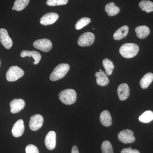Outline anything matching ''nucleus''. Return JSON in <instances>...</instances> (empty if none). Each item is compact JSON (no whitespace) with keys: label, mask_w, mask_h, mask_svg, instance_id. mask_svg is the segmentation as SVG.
<instances>
[{"label":"nucleus","mask_w":153,"mask_h":153,"mask_svg":"<svg viewBox=\"0 0 153 153\" xmlns=\"http://www.w3.org/2000/svg\"><path fill=\"white\" fill-rule=\"evenodd\" d=\"M139 47L136 44L126 43L120 47L119 52L121 55L126 58H131L135 57L138 53Z\"/></svg>","instance_id":"f257e3e1"},{"label":"nucleus","mask_w":153,"mask_h":153,"mask_svg":"<svg viewBox=\"0 0 153 153\" xmlns=\"http://www.w3.org/2000/svg\"><path fill=\"white\" fill-rule=\"evenodd\" d=\"M70 66L67 63H61L57 65L50 74V79L52 81L62 79L68 73Z\"/></svg>","instance_id":"f03ea898"},{"label":"nucleus","mask_w":153,"mask_h":153,"mask_svg":"<svg viewBox=\"0 0 153 153\" xmlns=\"http://www.w3.org/2000/svg\"><path fill=\"white\" fill-rule=\"evenodd\" d=\"M76 91L72 89H66L62 91L59 94V98L60 101L67 105L74 103L76 101Z\"/></svg>","instance_id":"7ed1b4c3"},{"label":"nucleus","mask_w":153,"mask_h":153,"mask_svg":"<svg viewBox=\"0 0 153 153\" xmlns=\"http://www.w3.org/2000/svg\"><path fill=\"white\" fill-rule=\"evenodd\" d=\"M25 74L24 70L17 66L10 67L6 74V78L9 82H14L21 78Z\"/></svg>","instance_id":"20e7f679"},{"label":"nucleus","mask_w":153,"mask_h":153,"mask_svg":"<svg viewBox=\"0 0 153 153\" xmlns=\"http://www.w3.org/2000/svg\"><path fill=\"white\" fill-rule=\"evenodd\" d=\"M94 40L95 36L93 33L86 32L79 36L77 43L80 47H88L92 45Z\"/></svg>","instance_id":"39448f33"},{"label":"nucleus","mask_w":153,"mask_h":153,"mask_svg":"<svg viewBox=\"0 0 153 153\" xmlns=\"http://www.w3.org/2000/svg\"><path fill=\"white\" fill-rule=\"evenodd\" d=\"M33 46L36 49L43 52H49L52 49V44L51 41L48 39H39L33 43Z\"/></svg>","instance_id":"423d86ee"},{"label":"nucleus","mask_w":153,"mask_h":153,"mask_svg":"<svg viewBox=\"0 0 153 153\" xmlns=\"http://www.w3.org/2000/svg\"><path fill=\"white\" fill-rule=\"evenodd\" d=\"M118 138L119 140L124 144L131 143L135 140L133 132L128 129L120 131L118 134Z\"/></svg>","instance_id":"0eeeda50"},{"label":"nucleus","mask_w":153,"mask_h":153,"mask_svg":"<svg viewBox=\"0 0 153 153\" xmlns=\"http://www.w3.org/2000/svg\"><path fill=\"white\" fill-rule=\"evenodd\" d=\"M44 122V118L41 115H34L30 118L29 123L30 128L33 131H36L42 126Z\"/></svg>","instance_id":"6e6552de"},{"label":"nucleus","mask_w":153,"mask_h":153,"mask_svg":"<svg viewBox=\"0 0 153 153\" xmlns=\"http://www.w3.org/2000/svg\"><path fill=\"white\" fill-rule=\"evenodd\" d=\"M0 41L7 49H10L13 46V41L9 36L7 31L3 28L0 29Z\"/></svg>","instance_id":"1a4fd4ad"},{"label":"nucleus","mask_w":153,"mask_h":153,"mask_svg":"<svg viewBox=\"0 0 153 153\" xmlns=\"http://www.w3.org/2000/svg\"><path fill=\"white\" fill-rule=\"evenodd\" d=\"M45 144L49 150H52L55 149L56 145V134L55 131H52L47 134L45 137Z\"/></svg>","instance_id":"9d476101"},{"label":"nucleus","mask_w":153,"mask_h":153,"mask_svg":"<svg viewBox=\"0 0 153 153\" xmlns=\"http://www.w3.org/2000/svg\"><path fill=\"white\" fill-rule=\"evenodd\" d=\"M25 106V102L22 99H15L10 103V111L13 114L19 113L24 109Z\"/></svg>","instance_id":"9b49d317"},{"label":"nucleus","mask_w":153,"mask_h":153,"mask_svg":"<svg viewBox=\"0 0 153 153\" xmlns=\"http://www.w3.org/2000/svg\"><path fill=\"white\" fill-rule=\"evenodd\" d=\"M59 18L58 14L55 13H49L44 15L40 19V23L42 25L47 26L55 23Z\"/></svg>","instance_id":"f8f14e48"},{"label":"nucleus","mask_w":153,"mask_h":153,"mask_svg":"<svg viewBox=\"0 0 153 153\" xmlns=\"http://www.w3.org/2000/svg\"><path fill=\"white\" fill-rule=\"evenodd\" d=\"M25 128L24 121L22 119L19 120L15 123L12 128L13 136L16 137L22 136L25 131Z\"/></svg>","instance_id":"ddd939ff"},{"label":"nucleus","mask_w":153,"mask_h":153,"mask_svg":"<svg viewBox=\"0 0 153 153\" xmlns=\"http://www.w3.org/2000/svg\"><path fill=\"white\" fill-rule=\"evenodd\" d=\"M119 99L121 101L126 100L130 95V89L126 83H122L119 85L117 88Z\"/></svg>","instance_id":"4468645a"},{"label":"nucleus","mask_w":153,"mask_h":153,"mask_svg":"<svg viewBox=\"0 0 153 153\" xmlns=\"http://www.w3.org/2000/svg\"><path fill=\"white\" fill-rule=\"evenodd\" d=\"M100 120L102 124L105 127H109L112 125V120L110 113L107 110L101 112L100 116Z\"/></svg>","instance_id":"2eb2a0df"},{"label":"nucleus","mask_w":153,"mask_h":153,"mask_svg":"<svg viewBox=\"0 0 153 153\" xmlns=\"http://www.w3.org/2000/svg\"><path fill=\"white\" fill-rule=\"evenodd\" d=\"M95 76L97 77V83L98 85L104 86L109 83V78L105 73L104 71H102L97 72L95 74Z\"/></svg>","instance_id":"dca6fc26"},{"label":"nucleus","mask_w":153,"mask_h":153,"mask_svg":"<svg viewBox=\"0 0 153 153\" xmlns=\"http://www.w3.org/2000/svg\"><path fill=\"white\" fill-rule=\"evenodd\" d=\"M138 38L143 39L147 37L150 33L149 28L146 26H139L135 30Z\"/></svg>","instance_id":"f3484780"},{"label":"nucleus","mask_w":153,"mask_h":153,"mask_svg":"<svg viewBox=\"0 0 153 153\" xmlns=\"http://www.w3.org/2000/svg\"><path fill=\"white\" fill-rule=\"evenodd\" d=\"M129 28L126 25L118 29L114 34L113 38L117 41L121 40L127 36L128 33Z\"/></svg>","instance_id":"a211bd4d"},{"label":"nucleus","mask_w":153,"mask_h":153,"mask_svg":"<svg viewBox=\"0 0 153 153\" xmlns=\"http://www.w3.org/2000/svg\"><path fill=\"white\" fill-rule=\"evenodd\" d=\"M105 10L107 13L108 15L110 17L116 16L120 11L119 8L113 2L109 3L106 4Z\"/></svg>","instance_id":"6ab92c4d"},{"label":"nucleus","mask_w":153,"mask_h":153,"mask_svg":"<svg viewBox=\"0 0 153 153\" xmlns=\"http://www.w3.org/2000/svg\"><path fill=\"white\" fill-rule=\"evenodd\" d=\"M153 81V74L148 73L143 76L140 81V85L143 89L147 88Z\"/></svg>","instance_id":"aec40b11"},{"label":"nucleus","mask_w":153,"mask_h":153,"mask_svg":"<svg viewBox=\"0 0 153 153\" xmlns=\"http://www.w3.org/2000/svg\"><path fill=\"white\" fill-rule=\"evenodd\" d=\"M139 6L142 10L147 13L153 11V2L150 1L143 0L139 4Z\"/></svg>","instance_id":"412c9836"},{"label":"nucleus","mask_w":153,"mask_h":153,"mask_svg":"<svg viewBox=\"0 0 153 153\" xmlns=\"http://www.w3.org/2000/svg\"><path fill=\"white\" fill-rule=\"evenodd\" d=\"M139 120L144 123H149L153 120V112L149 110L145 111L139 117Z\"/></svg>","instance_id":"4be33fe9"},{"label":"nucleus","mask_w":153,"mask_h":153,"mask_svg":"<svg viewBox=\"0 0 153 153\" xmlns=\"http://www.w3.org/2000/svg\"><path fill=\"white\" fill-rule=\"evenodd\" d=\"M102 65L105 69L106 74L108 75H111L114 67L113 62L108 58H105L102 61Z\"/></svg>","instance_id":"5701e85b"},{"label":"nucleus","mask_w":153,"mask_h":153,"mask_svg":"<svg viewBox=\"0 0 153 153\" xmlns=\"http://www.w3.org/2000/svg\"><path fill=\"white\" fill-rule=\"evenodd\" d=\"M30 0H16L14 3V8L17 11H22L27 6Z\"/></svg>","instance_id":"b1692460"},{"label":"nucleus","mask_w":153,"mask_h":153,"mask_svg":"<svg viewBox=\"0 0 153 153\" xmlns=\"http://www.w3.org/2000/svg\"><path fill=\"white\" fill-rule=\"evenodd\" d=\"M91 21V20L89 18H86V17L79 19L75 25V29L76 30H79L82 29L85 26L88 25L90 23Z\"/></svg>","instance_id":"393cba45"},{"label":"nucleus","mask_w":153,"mask_h":153,"mask_svg":"<svg viewBox=\"0 0 153 153\" xmlns=\"http://www.w3.org/2000/svg\"><path fill=\"white\" fill-rule=\"evenodd\" d=\"M102 152V153H114L112 145L108 140H105L101 145Z\"/></svg>","instance_id":"a878e982"},{"label":"nucleus","mask_w":153,"mask_h":153,"mask_svg":"<svg viewBox=\"0 0 153 153\" xmlns=\"http://www.w3.org/2000/svg\"><path fill=\"white\" fill-rule=\"evenodd\" d=\"M68 0H47V4L49 6H61L66 5Z\"/></svg>","instance_id":"bb28decb"},{"label":"nucleus","mask_w":153,"mask_h":153,"mask_svg":"<svg viewBox=\"0 0 153 153\" xmlns=\"http://www.w3.org/2000/svg\"><path fill=\"white\" fill-rule=\"evenodd\" d=\"M33 57L35 60L33 63L35 65H37L40 62L41 59V56L40 53L35 51H31V57Z\"/></svg>","instance_id":"cd10ccee"},{"label":"nucleus","mask_w":153,"mask_h":153,"mask_svg":"<svg viewBox=\"0 0 153 153\" xmlns=\"http://www.w3.org/2000/svg\"><path fill=\"white\" fill-rule=\"evenodd\" d=\"M26 153H39L38 148L33 144L28 145L25 149Z\"/></svg>","instance_id":"c85d7f7f"},{"label":"nucleus","mask_w":153,"mask_h":153,"mask_svg":"<svg viewBox=\"0 0 153 153\" xmlns=\"http://www.w3.org/2000/svg\"><path fill=\"white\" fill-rule=\"evenodd\" d=\"M121 153H140V152L138 150L126 148L123 149L121 152Z\"/></svg>","instance_id":"c756f323"},{"label":"nucleus","mask_w":153,"mask_h":153,"mask_svg":"<svg viewBox=\"0 0 153 153\" xmlns=\"http://www.w3.org/2000/svg\"><path fill=\"white\" fill-rule=\"evenodd\" d=\"M21 56L22 57H31V51H28V50H23L21 52Z\"/></svg>","instance_id":"7c9ffc66"},{"label":"nucleus","mask_w":153,"mask_h":153,"mask_svg":"<svg viewBox=\"0 0 153 153\" xmlns=\"http://www.w3.org/2000/svg\"><path fill=\"white\" fill-rule=\"evenodd\" d=\"M71 153H79L78 148H77L76 146H73V147L72 148V149H71Z\"/></svg>","instance_id":"2f4dec72"},{"label":"nucleus","mask_w":153,"mask_h":153,"mask_svg":"<svg viewBox=\"0 0 153 153\" xmlns=\"http://www.w3.org/2000/svg\"><path fill=\"white\" fill-rule=\"evenodd\" d=\"M12 10H15V9H14V7H13L12 8Z\"/></svg>","instance_id":"473e14b6"},{"label":"nucleus","mask_w":153,"mask_h":153,"mask_svg":"<svg viewBox=\"0 0 153 153\" xmlns=\"http://www.w3.org/2000/svg\"><path fill=\"white\" fill-rule=\"evenodd\" d=\"M102 71V70H101V69H100L99 71Z\"/></svg>","instance_id":"72a5a7b5"},{"label":"nucleus","mask_w":153,"mask_h":153,"mask_svg":"<svg viewBox=\"0 0 153 153\" xmlns=\"http://www.w3.org/2000/svg\"><path fill=\"white\" fill-rule=\"evenodd\" d=\"M0 66H1V60H0Z\"/></svg>","instance_id":"f704fd0d"}]
</instances>
